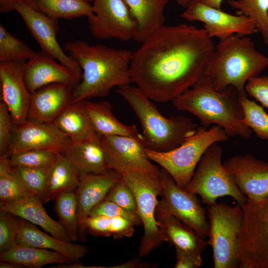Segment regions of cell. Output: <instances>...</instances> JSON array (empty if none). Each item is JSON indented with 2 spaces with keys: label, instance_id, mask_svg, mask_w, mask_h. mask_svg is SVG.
I'll list each match as a JSON object with an SVG mask.
<instances>
[{
  "label": "cell",
  "instance_id": "obj_21",
  "mask_svg": "<svg viewBox=\"0 0 268 268\" xmlns=\"http://www.w3.org/2000/svg\"><path fill=\"white\" fill-rule=\"evenodd\" d=\"M74 89L68 84L56 83L31 93L27 120L53 123L72 102Z\"/></svg>",
  "mask_w": 268,
  "mask_h": 268
},
{
  "label": "cell",
  "instance_id": "obj_10",
  "mask_svg": "<svg viewBox=\"0 0 268 268\" xmlns=\"http://www.w3.org/2000/svg\"><path fill=\"white\" fill-rule=\"evenodd\" d=\"M135 197L139 216L144 232L139 245V257L148 255L165 241L155 217L157 197L161 193L162 186L159 177L136 172L121 174Z\"/></svg>",
  "mask_w": 268,
  "mask_h": 268
},
{
  "label": "cell",
  "instance_id": "obj_6",
  "mask_svg": "<svg viewBox=\"0 0 268 268\" xmlns=\"http://www.w3.org/2000/svg\"><path fill=\"white\" fill-rule=\"evenodd\" d=\"M229 136L220 126L209 129L202 126L178 147L168 151L145 149L146 156L160 165L184 189L192 179L201 156L212 144L227 141Z\"/></svg>",
  "mask_w": 268,
  "mask_h": 268
},
{
  "label": "cell",
  "instance_id": "obj_48",
  "mask_svg": "<svg viewBox=\"0 0 268 268\" xmlns=\"http://www.w3.org/2000/svg\"><path fill=\"white\" fill-rule=\"evenodd\" d=\"M204 4L218 9H221L222 3L224 0H200Z\"/></svg>",
  "mask_w": 268,
  "mask_h": 268
},
{
  "label": "cell",
  "instance_id": "obj_38",
  "mask_svg": "<svg viewBox=\"0 0 268 268\" xmlns=\"http://www.w3.org/2000/svg\"><path fill=\"white\" fill-rule=\"evenodd\" d=\"M49 168H13L14 171L33 195L43 203L49 201L48 198Z\"/></svg>",
  "mask_w": 268,
  "mask_h": 268
},
{
  "label": "cell",
  "instance_id": "obj_32",
  "mask_svg": "<svg viewBox=\"0 0 268 268\" xmlns=\"http://www.w3.org/2000/svg\"><path fill=\"white\" fill-rule=\"evenodd\" d=\"M32 195L10 165L8 156H0V204L15 202Z\"/></svg>",
  "mask_w": 268,
  "mask_h": 268
},
{
  "label": "cell",
  "instance_id": "obj_46",
  "mask_svg": "<svg viewBox=\"0 0 268 268\" xmlns=\"http://www.w3.org/2000/svg\"><path fill=\"white\" fill-rule=\"evenodd\" d=\"M151 266L150 264L143 262L139 259H136L113 268H151Z\"/></svg>",
  "mask_w": 268,
  "mask_h": 268
},
{
  "label": "cell",
  "instance_id": "obj_13",
  "mask_svg": "<svg viewBox=\"0 0 268 268\" xmlns=\"http://www.w3.org/2000/svg\"><path fill=\"white\" fill-rule=\"evenodd\" d=\"M93 14L88 18L91 34L98 39H134L137 24L124 0H92Z\"/></svg>",
  "mask_w": 268,
  "mask_h": 268
},
{
  "label": "cell",
  "instance_id": "obj_41",
  "mask_svg": "<svg viewBox=\"0 0 268 268\" xmlns=\"http://www.w3.org/2000/svg\"><path fill=\"white\" fill-rule=\"evenodd\" d=\"M93 215L122 216L129 219L135 225L142 224L138 215L129 212L116 203L106 200H104L91 209L89 216Z\"/></svg>",
  "mask_w": 268,
  "mask_h": 268
},
{
  "label": "cell",
  "instance_id": "obj_16",
  "mask_svg": "<svg viewBox=\"0 0 268 268\" xmlns=\"http://www.w3.org/2000/svg\"><path fill=\"white\" fill-rule=\"evenodd\" d=\"M71 141L53 123H40L27 119L14 126L5 155L8 156L19 151L35 149L63 153Z\"/></svg>",
  "mask_w": 268,
  "mask_h": 268
},
{
  "label": "cell",
  "instance_id": "obj_50",
  "mask_svg": "<svg viewBox=\"0 0 268 268\" xmlns=\"http://www.w3.org/2000/svg\"><path fill=\"white\" fill-rule=\"evenodd\" d=\"M177 3L183 7L186 8L195 0H175Z\"/></svg>",
  "mask_w": 268,
  "mask_h": 268
},
{
  "label": "cell",
  "instance_id": "obj_22",
  "mask_svg": "<svg viewBox=\"0 0 268 268\" xmlns=\"http://www.w3.org/2000/svg\"><path fill=\"white\" fill-rule=\"evenodd\" d=\"M155 217L166 242L176 251L201 254L208 245L192 227L157 205Z\"/></svg>",
  "mask_w": 268,
  "mask_h": 268
},
{
  "label": "cell",
  "instance_id": "obj_2",
  "mask_svg": "<svg viewBox=\"0 0 268 268\" xmlns=\"http://www.w3.org/2000/svg\"><path fill=\"white\" fill-rule=\"evenodd\" d=\"M63 48L82 70L81 80L74 89L72 102L105 97L113 87L133 82L131 51L91 45L81 40L66 42Z\"/></svg>",
  "mask_w": 268,
  "mask_h": 268
},
{
  "label": "cell",
  "instance_id": "obj_5",
  "mask_svg": "<svg viewBox=\"0 0 268 268\" xmlns=\"http://www.w3.org/2000/svg\"><path fill=\"white\" fill-rule=\"evenodd\" d=\"M116 92L129 104L142 129L146 148L159 152L172 150L196 132L197 125L185 116L164 117L150 98L137 87H118Z\"/></svg>",
  "mask_w": 268,
  "mask_h": 268
},
{
  "label": "cell",
  "instance_id": "obj_3",
  "mask_svg": "<svg viewBox=\"0 0 268 268\" xmlns=\"http://www.w3.org/2000/svg\"><path fill=\"white\" fill-rule=\"evenodd\" d=\"M172 102L177 109L198 117L203 127L215 124L221 127L229 136L251 138V129L242 122L244 113L240 95L234 86L217 91L202 77Z\"/></svg>",
  "mask_w": 268,
  "mask_h": 268
},
{
  "label": "cell",
  "instance_id": "obj_35",
  "mask_svg": "<svg viewBox=\"0 0 268 268\" xmlns=\"http://www.w3.org/2000/svg\"><path fill=\"white\" fill-rule=\"evenodd\" d=\"M36 52L0 24V62L27 61Z\"/></svg>",
  "mask_w": 268,
  "mask_h": 268
},
{
  "label": "cell",
  "instance_id": "obj_51",
  "mask_svg": "<svg viewBox=\"0 0 268 268\" xmlns=\"http://www.w3.org/2000/svg\"><path fill=\"white\" fill-rule=\"evenodd\" d=\"M85 0V1H86V2H89H89L92 1V0Z\"/></svg>",
  "mask_w": 268,
  "mask_h": 268
},
{
  "label": "cell",
  "instance_id": "obj_47",
  "mask_svg": "<svg viewBox=\"0 0 268 268\" xmlns=\"http://www.w3.org/2000/svg\"><path fill=\"white\" fill-rule=\"evenodd\" d=\"M24 0H0V12L6 13L13 10L14 4Z\"/></svg>",
  "mask_w": 268,
  "mask_h": 268
},
{
  "label": "cell",
  "instance_id": "obj_11",
  "mask_svg": "<svg viewBox=\"0 0 268 268\" xmlns=\"http://www.w3.org/2000/svg\"><path fill=\"white\" fill-rule=\"evenodd\" d=\"M159 170L162 190L157 205L192 227L203 238L207 237L209 223L196 195L178 186L163 168Z\"/></svg>",
  "mask_w": 268,
  "mask_h": 268
},
{
  "label": "cell",
  "instance_id": "obj_42",
  "mask_svg": "<svg viewBox=\"0 0 268 268\" xmlns=\"http://www.w3.org/2000/svg\"><path fill=\"white\" fill-rule=\"evenodd\" d=\"M14 127L11 117L6 104L0 102V156L5 155L8 150Z\"/></svg>",
  "mask_w": 268,
  "mask_h": 268
},
{
  "label": "cell",
  "instance_id": "obj_20",
  "mask_svg": "<svg viewBox=\"0 0 268 268\" xmlns=\"http://www.w3.org/2000/svg\"><path fill=\"white\" fill-rule=\"evenodd\" d=\"M41 51L36 53L26 62L24 77L27 88L31 93L52 83H64L74 88L78 84L80 78Z\"/></svg>",
  "mask_w": 268,
  "mask_h": 268
},
{
  "label": "cell",
  "instance_id": "obj_49",
  "mask_svg": "<svg viewBox=\"0 0 268 268\" xmlns=\"http://www.w3.org/2000/svg\"><path fill=\"white\" fill-rule=\"evenodd\" d=\"M0 268H23V266L16 263L8 261H0Z\"/></svg>",
  "mask_w": 268,
  "mask_h": 268
},
{
  "label": "cell",
  "instance_id": "obj_28",
  "mask_svg": "<svg viewBox=\"0 0 268 268\" xmlns=\"http://www.w3.org/2000/svg\"><path fill=\"white\" fill-rule=\"evenodd\" d=\"M85 100L71 102L53 122L73 142L99 135L92 126Z\"/></svg>",
  "mask_w": 268,
  "mask_h": 268
},
{
  "label": "cell",
  "instance_id": "obj_17",
  "mask_svg": "<svg viewBox=\"0 0 268 268\" xmlns=\"http://www.w3.org/2000/svg\"><path fill=\"white\" fill-rule=\"evenodd\" d=\"M223 165L247 199L260 200L268 197V162L247 153L233 156Z\"/></svg>",
  "mask_w": 268,
  "mask_h": 268
},
{
  "label": "cell",
  "instance_id": "obj_18",
  "mask_svg": "<svg viewBox=\"0 0 268 268\" xmlns=\"http://www.w3.org/2000/svg\"><path fill=\"white\" fill-rule=\"evenodd\" d=\"M26 62H0L2 101L8 108L14 126L25 121L28 117L31 93L24 77Z\"/></svg>",
  "mask_w": 268,
  "mask_h": 268
},
{
  "label": "cell",
  "instance_id": "obj_8",
  "mask_svg": "<svg viewBox=\"0 0 268 268\" xmlns=\"http://www.w3.org/2000/svg\"><path fill=\"white\" fill-rule=\"evenodd\" d=\"M242 222L238 233L240 268H268V197L247 199L241 205Z\"/></svg>",
  "mask_w": 268,
  "mask_h": 268
},
{
  "label": "cell",
  "instance_id": "obj_25",
  "mask_svg": "<svg viewBox=\"0 0 268 268\" xmlns=\"http://www.w3.org/2000/svg\"><path fill=\"white\" fill-rule=\"evenodd\" d=\"M43 202L32 195L20 201L0 204V210L10 212L17 217L42 228L53 236L66 241H71L66 230L59 221L51 217L43 206Z\"/></svg>",
  "mask_w": 268,
  "mask_h": 268
},
{
  "label": "cell",
  "instance_id": "obj_14",
  "mask_svg": "<svg viewBox=\"0 0 268 268\" xmlns=\"http://www.w3.org/2000/svg\"><path fill=\"white\" fill-rule=\"evenodd\" d=\"M13 8L21 16L41 51L69 68L81 79L82 70L80 67L71 56L66 54L57 40L58 19L34 10L23 1L16 3Z\"/></svg>",
  "mask_w": 268,
  "mask_h": 268
},
{
  "label": "cell",
  "instance_id": "obj_4",
  "mask_svg": "<svg viewBox=\"0 0 268 268\" xmlns=\"http://www.w3.org/2000/svg\"><path fill=\"white\" fill-rule=\"evenodd\" d=\"M268 67V57L257 51L248 36L233 34L215 47L203 77L217 91L234 86L240 96L247 94L248 81Z\"/></svg>",
  "mask_w": 268,
  "mask_h": 268
},
{
  "label": "cell",
  "instance_id": "obj_1",
  "mask_svg": "<svg viewBox=\"0 0 268 268\" xmlns=\"http://www.w3.org/2000/svg\"><path fill=\"white\" fill-rule=\"evenodd\" d=\"M215 46L192 25H163L132 53V82L158 102L172 101L202 77Z\"/></svg>",
  "mask_w": 268,
  "mask_h": 268
},
{
  "label": "cell",
  "instance_id": "obj_45",
  "mask_svg": "<svg viewBox=\"0 0 268 268\" xmlns=\"http://www.w3.org/2000/svg\"><path fill=\"white\" fill-rule=\"evenodd\" d=\"M176 252L175 268H198L202 264L201 254Z\"/></svg>",
  "mask_w": 268,
  "mask_h": 268
},
{
  "label": "cell",
  "instance_id": "obj_12",
  "mask_svg": "<svg viewBox=\"0 0 268 268\" xmlns=\"http://www.w3.org/2000/svg\"><path fill=\"white\" fill-rule=\"evenodd\" d=\"M110 169L121 174L136 172L159 177V169L148 158L144 139L123 135L101 136Z\"/></svg>",
  "mask_w": 268,
  "mask_h": 268
},
{
  "label": "cell",
  "instance_id": "obj_15",
  "mask_svg": "<svg viewBox=\"0 0 268 268\" xmlns=\"http://www.w3.org/2000/svg\"><path fill=\"white\" fill-rule=\"evenodd\" d=\"M181 16L188 21L203 22L208 35L219 40L233 34L248 36L257 32L251 18L228 13L221 9L207 5L200 0H195L190 4Z\"/></svg>",
  "mask_w": 268,
  "mask_h": 268
},
{
  "label": "cell",
  "instance_id": "obj_44",
  "mask_svg": "<svg viewBox=\"0 0 268 268\" xmlns=\"http://www.w3.org/2000/svg\"><path fill=\"white\" fill-rule=\"evenodd\" d=\"M110 218L111 235L114 239L131 237L133 235L135 225L132 221L122 216Z\"/></svg>",
  "mask_w": 268,
  "mask_h": 268
},
{
  "label": "cell",
  "instance_id": "obj_23",
  "mask_svg": "<svg viewBox=\"0 0 268 268\" xmlns=\"http://www.w3.org/2000/svg\"><path fill=\"white\" fill-rule=\"evenodd\" d=\"M36 226L19 218L16 243L59 252L67 257L73 263L77 262L88 253V249L86 246L50 236L41 231Z\"/></svg>",
  "mask_w": 268,
  "mask_h": 268
},
{
  "label": "cell",
  "instance_id": "obj_29",
  "mask_svg": "<svg viewBox=\"0 0 268 268\" xmlns=\"http://www.w3.org/2000/svg\"><path fill=\"white\" fill-rule=\"evenodd\" d=\"M0 261L11 262L30 268H39L52 264L73 263L59 252L17 243L9 250L0 253Z\"/></svg>",
  "mask_w": 268,
  "mask_h": 268
},
{
  "label": "cell",
  "instance_id": "obj_39",
  "mask_svg": "<svg viewBox=\"0 0 268 268\" xmlns=\"http://www.w3.org/2000/svg\"><path fill=\"white\" fill-rule=\"evenodd\" d=\"M19 221V217L0 210V253L9 250L16 243Z\"/></svg>",
  "mask_w": 268,
  "mask_h": 268
},
{
  "label": "cell",
  "instance_id": "obj_24",
  "mask_svg": "<svg viewBox=\"0 0 268 268\" xmlns=\"http://www.w3.org/2000/svg\"><path fill=\"white\" fill-rule=\"evenodd\" d=\"M63 153L79 176L103 174L110 170L99 135L78 142L71 141Z\"/></svg>",
  "mask_w": 268,
  "mask_h": 268
},
{
  "label": "cell",
  "instance_id": "obj_43",
  "mask_svg": "<svg viewBox=\"0 0 268 268\" xmlns=\"http://www.w3.org/2000/svg\"><path fill=\"white\" fill-rule=\"evenodd\" d=\"M247 94L268 109V76H258L250 79L245 86Z\"/></svg>",
  "mask_w": 268,
  "mask_h": 268
},
{
  "label": "cell",
  "instance_id": "obj_26",
  "mask_svg": "<svg viewBox=\"0 0 268 268\" xmlns=\"http://www.w3.org/2000/svg\"><path fill=\"white\" fill-rule=\"evenodd\" d=\"M137 24L134 40L141 43L164 25V10L168 0H124Z\"/></svg>",
  "mask_w": 268,
  "mask_h": 268
},
{
  "label": "cell",
  "instance_id": "obj_19",
  "mask_svg": "<svg viewBox=\"0 0 268 268\" xmlns=\"http://www.w3.org/2000/svg\"><path fill=\"white\" fill-rule=\"evenodd\" d=\"M122 178L120 173L111 169L103 174L79 176L75 194L81 237L85 235V221L91 209L105 199L111 188Z\"/></svg>",
  "mask_w": 268,
  "mask_h": 268
},
{
  "label": "cell",
  "instance_id": "obj_40",
  "mask_svg": "<svg viewBox=\"0 0 268 268\" xmlns=\"http://www.w3.org/2000/svg\"><path fill=\"white\" fill-rule=\"evenodd\" d=\"M104 200L114 202L129 212L139 215L134 195L123 178L111 188Z\"/></svg>",
  "mask_w": 268,
  "mask_h": 268
},
{
  "label": "cell",
  "instance_id": "obj_31",
  "mask_svg": "<svg viewBox=\"0 0 268 268\" xmlns=\"http://www.w3.org/2000/svg\"><path fill=\"white\" fill-rule=\"evenodd\" d=\"M79 175L63 153L49 169L48 177V198L54 201L61 193L76 190Z\"/></svg>",
  "mask_w": 268,
  "mask_h": 268
},
{
  "label": "cell",
  "instance_id": "obj_30",
  "mask_svg": "<svg viewBox=\"0 0 268 268\" xmlns=\"http://www.w3.org/2000/svg\"><path fill=\"white\" fill-rule=\"evenodd\" d=\"M34 10L51 18L72 19L93 14L91 5L84 0H24Z\"/></svg>",
  "mask_w": 268,
  "mask_h": 268
},
{
  "label": "cell",
  "instance_id": "obj_34",
  "mask_svg": "<svg viewBox=\"0 0 268 268\" xmlns=\"http://www.w3.org/2000/svg\"><path fill=\"white\" fill-rule=\"evenodd\" d=\"M227 3L237 14L253 20L257 32L268 44V0H228Z\"/></svg>",
  "mask_w": 268,
  "mask_h": 268
},
{
  "label": "cell",
  "instance_id": "obj_9",
  "mask_svg": "<svg viewBox=\"0 0 268 268\" xmlns=\"http://www.w3.org/2000/svg\"><path fill=\"white\" fill-rule=\"evenodd\" d=\"M209 219L207 244L212 249L214 268H239L238 233L243 211L239 204L220 202L207 205Z\"/></svg>",
  "mask_w": 268,
  "mask_h": 268
},
{
  "label": "cell",
  "instance_id": "obj_37",
  "mask_svg": "<svg viewBox=\"0 0 268 268\" xmlns=\"http://www.w3.org/2000/svg\"><path fill=\"white\" fill-rule=\"evenodd\" d=\"M61 153L48 149H29L12 154L8 156L13 168H49Z\"/></svg>",
  "mask_w": 268,
  "mask_h": 268
},
{
  "label": "cell",
  "instance_id": "obj_33",
  "mask_svg": "<svg viewBox=\"0 0 268 268\" xmlns=\"http://www.w3.org/2000/svg\"><path fill=\"white\" fill-rule=\"evenodd\" d=\"M54 209L71 242L81 238L75 191L63 192L55 199Z\"/></svg>",
  "mask_w": 268,
  "mask_h": 268
},
{
  "label": "cell",
  "instance_id": "obj_27",
  "mask_svg": "<svg viewBox=\"0 0 268 268\" xmlns=\"http://www.w3.org/2000/svg\"><path fill=\"white\" fill-rule=\"evenodd\" d=\"M85 104L93 129L100 136L123 135L144 139L135 125L124 124L116 118L109 102L85 100Z\"/></svg>",
  "mask_w": 268,
  "mask_h": 268
},
{
  "label": "cell",
  "instance_id": "obj_36",
  "mask_svg": "<svg viewBox=\"0 0 268 268\" xmlns=\"http://www.w3.org/2000/svg\"><path fill=\"white\" fill-rule=\"evenodd\" d=\"M240 102L244 113L242 122L258 137L268 141V114L263 107L249 99L247 94L240 96Z\"/></svg>",
  "mask_w": 268,
  "mask_h": 268
},
{
  "label": "cell",
  "instance_id": "obj_7",
  "mask_svg": "<svg viewBox=\"0 0 268 268\" xmlns=\"http://www.w3.org/2000/svg\"><path fill=\"white\" fill-rule=\"evenodd\" d=\"M223 149L214 143L201 156L196 170L187 186V191L199 195L207 205L216 202L219 197L230 196L240 205L247 198L239 189L231 176L223 167L221 160Z\"/></svg>",
  "mask_w": 268,
  "mask_h": 268
}]
</instances>
